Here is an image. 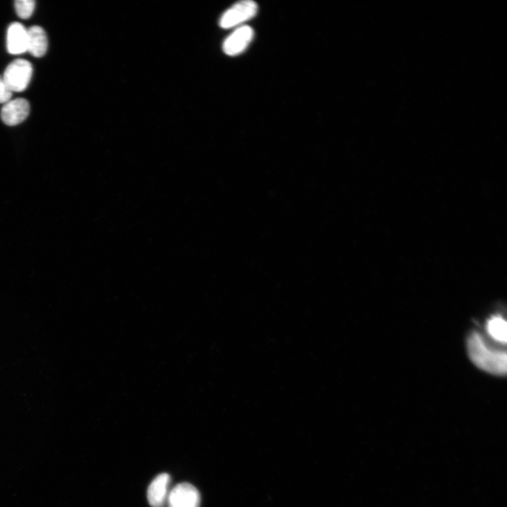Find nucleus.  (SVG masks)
Segmentation results:
<instances>
[{"label": "nucleus", "instance_id": "nucleus-10", "mask_svg": "<svg viewBox=\"0 0 507 507\" xmlns=\"http://www.w3.org/2000/svg\"><path fill=\"white\" fill-rule=\"evenodd\" d=\"M487 330L495 341L506 343V323L500 317H494L487 323Z\"/></svg>", "mask_w": 507, "mask_h": 507}, {"label": "nucleus", "instance_id": "nucleus-6", "mask_svg": "<svg viewBox=\"0 0 507 507\" xmlns=\"http://www.w3.org/2000/svg\"><path fill=\"white\" fill-rule=\"evenodd\" d=\"M30 112V105L24 98H17L6 103L1 110L3 121L8 125H17L24 121Z\"/></svg>", "mask_w": 507, "mask_h": 507}, {"label": "nucleus", "instance_id": "nucleus-11", "mask_svg": "<svg viewBox=\"0 0 507 507\" xmlns=\"http://www.w3.org/2000/svg\"><path fill=\"white\" fill-rule=\"evenodd\" d=\"M15 9L18 16L24 19L31 17L35 9V1L33 0H17Z\"/></svg>", "mask_w": 507, "mask_h": 507}, {"label": "nucleus", "instance_id": "nucleus-8", "mask_svg": "<svg viewBox=\"0 0 507 507\" xmlns=\"http://www.w3.org/2000/svg\"><path fill=\"white\" fill-rule=\"evenodd\" d=\"M170 476L164 473L157 476L150 483L148 490V499L152 507H161L168 495Z\"/></svg>", "mask_w": 507, "mask_h": 507}, {"label": "nucleus", "instance_id": "nucleus-2", "mask_svg": "<svg viewBox=\"0 0 507 507\" xmlns=\"http://www.w3.org/2000/svg\"><path fill=\"white\" fill-rule=\"evenodd\" d=\"M32 75L31 64L27 60L19 59L8 65L3 78L12 92H22L27 89Z\"/></svg>", "mask_w": 507, "mask_h": 507}, {"label": "nucleus", "instance_id": "nucleus-3", "mask_svg": "<svg viewBox=\"0 0 507 507\" xmlns=\"http://www.w3.org/2000/svg\"><path fill=\"white\" fill-rule=\"evenodd\" d=\"M258 12L256 3L250 0L240 2L223 15L220 21V26L223 28H233L256 17Z\"/></svg>", "mask_w": 507, "mask_h": 507}, {"label": "nucleus", "instance_id": "nucleus-1", "mask_svg": "<svg viewBox=\"0 0 507 507\" xmlns=\"http://www.w3.org/2000/svg\"><path fill=\"white\" fill-rule=\"evenodd\" d=\"M468 346L470 357L477 366L494 375L506 373V353L490 350L479 333L474 332L470 335Z\"/></svg>", "mask_w": 507, "mask_h": 507}, {"label": "nucleus", "instance_id": "nucleus-7", "mask_svg": "<svg viewBox=\"0 0 507 507\" xmlns=\"http://www.w3.org/2000/svg\"><path fill=\"white\" fill-rule=\"evenodd\" d=\"M7 46L8 52L12 55H21L27 51L28 32L22 24L15 22L10 26Z\"/></svg>", "mask_w": 507, "mask_h": 507}, {"label": "nucleus", "instance_id": "nucleus-9", "mask_svg": "<svg viewBox=\"0 0 507 507\" xmlns=\"http://www.w3.org/2000/svg\"><path fill=\"white\" fill-rule=\"evenodd\" d=\"M27 32V51L35 57L44 56L46 53L48 47L46 31L39 26H34L28 28Z\"/></svg>", "mask_w": 507, "mask_h": 507}, {"label": "nucleus", "instance_id": "nucleus-5", "mask_svg": "<svg viewBox=\"0 0 507 507\" xmlns=\"http://www.w3.org/2000/svg\"><path fill=\"white\" fill-rule=\"evenodd\" d=\"M254 37L253 29L243 26L236 29L224 42L223 51L229 56H235L243 53L250 44Z\"/></svg>", "mask_w": 507, "mask_h": 507}, {"label": "nucleus", "instance_id": "nucleus-12", "mask_svg": "<svg viewBox=\"0 0 507 507\" xmlns=\"http://www.w3.org/2000/svg\"><path fill=\"white\" fill-rule=\"evenodd\" d=\"M12 96V90L8 87L3 76L0 75V104H6L10 101Z\"/></svg>", "mask_w": 507, "mask_h": 507}, {"label": "nucleus", "instance_id": "nucleus-4", "mask_svg": "<svg viewBox=\"0 0 507 507\" xmlns=\"http://www.w3.org/2000/svg\"><path fill=\"white\" fill-rule=\"evenodd\" d=\"M200 494L193 485H177L168 496V507H199Z\"/></svg>", "mask_w": 507, "mask_h": 507}]
</instances>
